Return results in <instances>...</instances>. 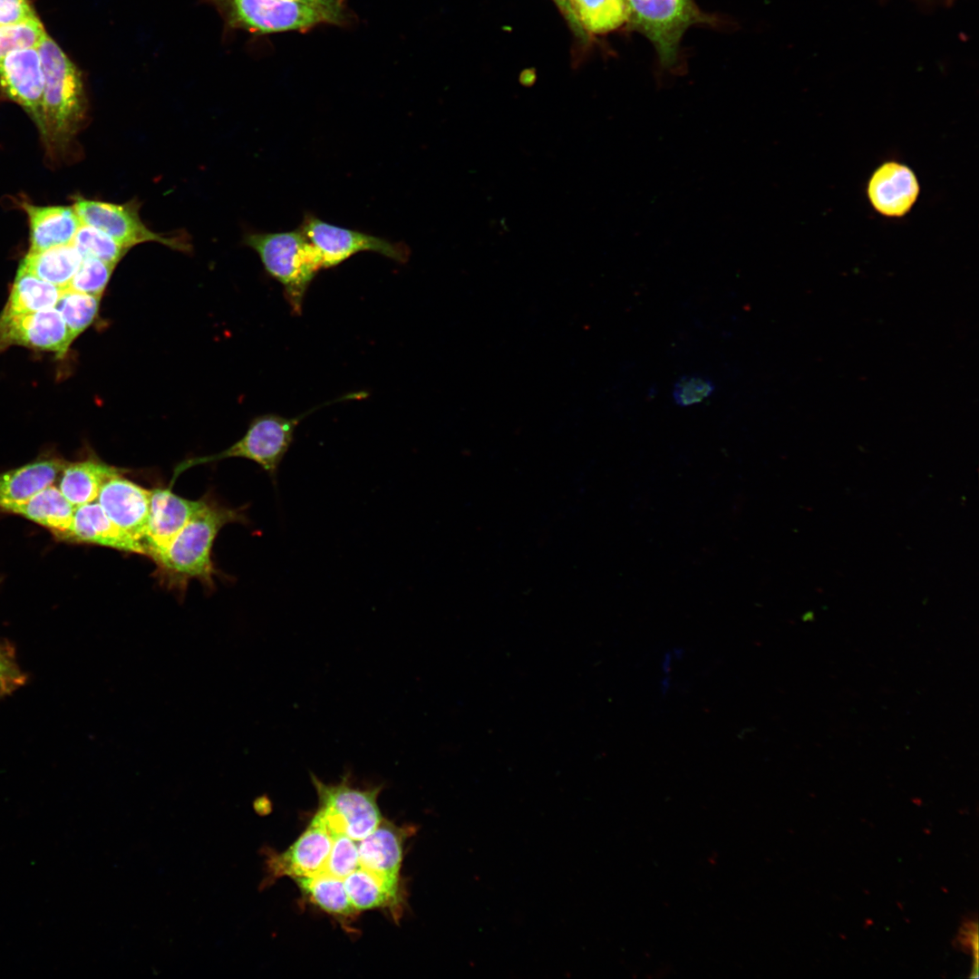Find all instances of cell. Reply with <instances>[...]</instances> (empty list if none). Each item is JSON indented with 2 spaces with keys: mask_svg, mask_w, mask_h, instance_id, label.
Listing matches in <instances>:
<instances>
[{
  "mask_svg": "<svg viewBox=\"0 0 979 979\" xmlns=\"http://www.w3.org/2000/svg\"><path fill=\"white\" fill-rule=\"evenodd\" d=\"M353 906L358 910L397 909L401 903L400 881L390 879L359 867L344 879Z\"/></svg>",
  "mask_w": 979,
  "mask_h": 979,
  "instance_id": "obj_22",
  "label": "cell"
},
{
  "mask_svg": "<svg viewBox=\"0 0 979 979\" xmlns=\"http://www.w3.org/2000/svg\"><path fill=\"white\" fill-rule=\"evenodd\" d=\"M629 26L644 34L654 46L664 69L676 66L681 39L693 24H713L693 0H627Z\"/></svg>",
  "mask_w": 979,
  "mask_h": 979,
  "instance_id": "obj_6",
  "label": "cell"
},
{
  "mask_svg": "<svg viewBox=\"0 0 979 979\" xmlns=\"http://www.w3.org/2000/svg\"><path fill=\"white\" fill-rule=\"evenodd\" d=\"M299 228L319 252L323 269L334 267L363 251L375 252L398 263L407 262L410 256L409 247L402 242L338 227L310 212L305 214Z\"/></svg>",
  "mask_w": 979,
  "mask_h": 979,
  "instance_id": "obj_8",
  "label": "cell"
},
{
  "mask_svg": "<svg viewBox=\"0 0 979 979\" xmlns=\"http://www.w3.org/2000/svg\"><path fill=\"white\" fill-rule=\"evenodd\" d=\"M73 208L82 224L103 231L128 250L145 242H158L182 252L190 248L182 237H165L150 230L141 221L136 201L114 204L78 199Z\"/></svg>",
  "mask_w": 979,
  "mask_h": 979,
  "instance_id": "obj_9",
  "label": "cell"
},
{
  "mask_svg": "<svg viewBox=\"0 0 979 979\" xmlns=\"http://www.w3.org/2000/svg\"><path fill=\"white\" fill-rule=\"evenodd\" d=\"M247 523L241 509H229L205 499L168 548L152 560L161 582L182 596L190 579L199 580L206 587H214L216 569L211 559L214 540L228 523Z\"/></svg>",
  "mask_w": 979,
  "mask_h": 979,
  "instance_id": "obj_1",
  "label": "cell"
},
{
  "mask_svg": "<svg viewBox=\"0 0 979 979\" xmlns=\"http://www.w3.org/2000/svg\"><path fill=\"white\" fill-rule=\"evenodd\" d=\"M150 496V490L123 475H118L104 483L97 500L116 526L142 544L149 520Z\"/></svg>",
  "mask_w": 979,
  "mask_h": 979,
  "instance_id": "obj_14",
  "label": "cell"
},
{
  "mask_svg": "<svg viewBox=\"0 0 979 979\" xmlns=\"http://www.w3.org/2000/svg\"><path fill=\"white\" fill-rule=\"evenodd\" d=\"M919 191L913 170L894 160L884 162L873 172L867 189L872 207L888 218L905 216L916 201Z\"/></svg>",
  "mask_w": 979,
  "mask_h": 979,
  "instance_id": "obj_15",
  "label": "cell"
},
{
  "mask_svg": "<svg viewBox=\"0 0 979 979\" xmlns=\"http://www.w3.org/2000/svg\"><path fill=\"white\" fill-rule=\"evenodd\" d=\"M570 5L586 34H606L629 20L627 0H570Z\"/></svg>",
  "mask_w": 979,
  "mask_h": 979,
  "instance_id": "obj_25",
  "label": "cell"
},
{
  "mask_svg": "<svg viewBox=\"0 0 979 979\" xmlns=\"http://www.w3.org/2000/svg\"><path fill=\"white\" fill-rule=\"evenodd\" d=\"M63 291L19 267L2 314H31L53 308Z\"/></svg>",
  "mask_w": 979,
  "mask_h": 979,
  "instance_id": "obj_24",
  "label": "cell"
},
{
  "mask_svg": "<svg viewBox=\"0 0 979 979\" xmlns=\"http://www.w3.org/2000/svg\"><path fill=\"white\" fill-rule=\"evenodd\" d=\"M409 834L407 829L382 819L374 830L360 840V866L379 876L400 880L403 846Z\"/></svg>",
  "mask_w": 979,
  "mask_h": 979,
  "instance_id": "obj_18",
  "label": "cell"
},
{
  "mask_svg": "<svg viewBox=\"0 0 979 979\" xmlns=\"http://www.w3.org/2000/svg\"><path fill=\"white\" fill-rule=\"evenodd\" d=\"M292 1H296V2H300V3L317 5V6H321V7L334 10V11H344L345 10L344 5L343 4V0H292Z\"/></svg>",
  "mask_w": 979,
  "mask_h": 979,
  "instance_id": "obj_36",
  "label": "cell"
},
{
  "mask_svg": "<svg viewBox=\"0 0 979 979\" xmlns=\"http://www.w3.org/2000/svg\"><path fill=\"white\" fill-rule=\"evenodd\" d=\"M244 243L258 255L266 272L283 286L292 312L300 315L305 293L323 269L317 249L299 228L286 232L247 233Z\"/></svg>",
  "mask_w": 979,
  "mask_h": 979,
  "instance_id": "obj_3",
  "label": "cell"
},
{
  "mask_svg": "<svg viewBox=\"0 0 979 979\" xmlns=\"http://www.w3.org/2000/svg\"><path fill=\"white\" fill-rule=\"evenodd\" d=\"M74 339L54 307L31 314L0 315V350L17 344L63 356Z\"/></svg>",
  "mask_w": 979,
  "mask_h": 979,
  "instance_id": "obj_10",
  "label": "cell"
},
{
  "mask_svg": "<svg viewBox=\"0 0 979 979\" xmlns=\"http://www.w3.org/2000/svg\"><path fill=\"white\" fill-rule=\"evenodd\" d=\"M82 258L79 250L70 243L38 252H28L20 267L38 278L64 289L78 270Z\"/></svg>",
  "mask_w": 979,
  "mask_h": 979,
  "instance_id": "obj_23",
  "label": "cell"
},
{
  "mask_svg": "<svg viewBox=\"0 0 979 979\" xmlns=\"http://www.w3.org/2000/svg\"><path fill=\"white\" fill-rule=\"evenodd\" d=\"M65 464L66 461L60 458H41L0 473V511L9 512L12 508L53 485Z\"/></svg>",
  "mask_w": 979,
  "mask_h": 979,
  "instance_id": "obj_17",
  "label": "cell"
},
{
  "mask_svg": "<svg viewBox=\"0 0 979 979\" xmlns=\"http://www.w3.org/2000/svg\"><path fill=\"white\" fill-rule=\"evenodd\" d=\"M333 842L323 872L344 879L360 866L355 840L343 832L333 833Z\"/></svg>",
  "mask_w": 979,
  "mask_h": 979,
  "instance_id": "obj_31",
  "label": "cell"
},
{
  "mask_svg": "<svg viewBox=\"0 0 979 979\" xmlns=\"http://www.w3.org/2000/svg\"><path fill=\"white\" fill-rule=\"evenodd\" d=\"M172 486L151 490L146 534L142 542L146 556L153 559L164 551L205 499L190 500L171 490Z\"/></svg>",
  "mask_w": 979,
  "mask_h": 979,
  "instance_id": "obj_13",
  "label": "cell"
},
{
  "mask_svg": "<svg viewBox=\"0 0 979 979\" xmlns=\"http://www.w3.org/2000/svg\"><path fill=\"white\" fill-rule=\"evenodd\" d=\"M30 225V250L38 252L72 243L82 225L73 207L24 205Z\"/></svg>",
  "mask_w": 979,
  "mask_h": 979,
  "instance_id": "obj_20",
  "label": "cell"
},
{
  "mask_svg": "<svg viewBox=\"0 0 979 979\" xmlns=\"http://www.w3.org/2000/svg\"><path fill=\"white\" fill-rule=\"evenodd\" d=\"M45 34L37 15L15 23L0 24V60L11 52L37 47Z\"/></svg>",
  "mask_w": 979,
  "mask_h": 979,
  "instance_id": "obj_29",
  "label": "cell"
},
{
  "mask_svg": "<svg viewBox=\"0 0 979 979\" xmlns=\"http://www.w3.org/2000/svg\"><path fill=\"white\" fill-rule=\"evenodd\" d=\"M294 880L313 903L329 914L347 917L357 911L349 900L343 879L321 872Z\"/></svg>",
  "mask_w": 979,
  "mask_h": 979,
  "instance_id": "obj_26",
  "label": "cell"
},
{
  "mask_svg": "<svg viewBox=\"0 0 979 979\" xmlns=\"http://www.w3.org/2000/svg\"><path fill=\"white\" fill-rule=\"evenodd\" d=\"M66 540L146 556L142 544L116 526L94 501L75 508Z\"/></svg>",
  "mask_w": 979,
  "mask_h": 979,
  "instance_id": "obj_16",
  "label": "cell"
},
{
  "mask_svg": "<svg viewBox=\"0 0 979 979\" xmlns=\"http://www.w3.org/2000/svg\"><path fill=\"white\" fill-rule=\"evenodd\" d=\"M715 390L712 380L699 374L681 376L674 384L673 398L679 406H691L708 398Z\"/></svg>",
  "mask_w": 979,
  "mask_h": 979,
  "instance_id": "obj_32",
  "label": "cell"
},
{
  "mask_svg": "<svg viewBox=\"0 0 979 979\" xmlns=\"http://www.w3.org/2000/svg\"><path fill=\"white\" fill-rule=\"evenodd\" d=\"M24 682L25 676L14 661L11 653L0 645V696L11 693Z\"/></svg>",
  "mask_w": 979,
  "mask_h": 979,
  "instance_id": "obj_33",
  "label": "cell"
},
{
  "mask_svg": "<svg viewBox=\"0 0 979 979\" xmlns=\"http://www.w3.org/2000/svg\"><path fill=\"white\" fill-rule=\"evenodd\" d=\"M34 15L28 0H0V24L15 23Z\"/></svg>",
  "mask_w": 979,
  "mask_h": 979,
  "instance_id": "obj_34",
  "label": "cell"
},
{
  "mask_svg": "<svg viewBox=\"0 0 979 979\" xmlns=\"http://www.w3.org/2000/svg\"><path fill=\"white\" fill-rule=\"evenodd\" d=\"M101 297L64 288L54 308L76 338L96 319Z\"/></svg>",
  "mask_w": 979,
  "mask_h": 979,
  "instance_id": "obj_27",
  "label": "cell"
},
{
  "mask_svg": "<svg viewBox=\"0 0 979 979\" xmlns=\"http://www.w3.org/2000/svg\"><path fill=\"white\" fill-rule=\"evenodd\" d=\"M227 25L257 34L306 32L321 24L341 25L345 11H334L292 0H205Z\"/></svg>",
  "mask_w": 979,
  "mask_h": 979,
  "instance_id": "obj_4",
  "label": "cell"
},
{
  "mask_svg": "<svg viewBox=\"0 0 979 979\" xmlns=\"http://www.w3.org/2000/svg\"><path fill=\"white\" fill-rule=\"evenodd\" d=\"M553 1L556 3L557 7L559 8L562 15L565 16L566 20L567 21L568 24L570 25L571 29L576 34V35L577 37H579L580 39H583V40L586 39V34L585 33V31L580 26L579 23L577 22L573 11H572V8H571V5H570V0H553Z\"/></svg>",
  "mask_w": 979,
  "mask_h": 979,
  "instance_id": "obj_35",
  "label": "cell"
},
{
  "mask_svg": "<svg viewBox=\"0 0 979 979\" xmlns=\"http://www.w3.org/2000/svg\"><path fill=\"white\" fill-rule=\"evenodd\" d=\"M74 509L59 488L51 485L9 512L23 516L50 529L59 538L66 539Z\"/></svg>",
  "mask_w": 979,
  "mask_h": 979,
  "instance_id": "obj_21",
  "label": "cell"
},
{
  "mask_svg": "<svg viewBox=\"0 0 979 979\" xmlns=\"http://www.w3.org/2000/svg\"><path fill=\"white\" fill-rule=\"evenodd\" d=\"M129 471L124 468L108 464L96 456H91L82 460L66 462L60 474L58 488L65 499L77 508L96 500L106 481Z\"/></svg>",
  "mask_w": 979,
  "mask_h": 979,
  "instance_id": "obj_19",
  "label": "cell"
},
{
  "mask_svg": "<svg viewBox=\"0 0 979 979\" xmlns=\"http://www.w3.org/2000/svg\"><path fill=\"white\" fill-rule=\"evenodd\" d=\"M72 244L82 257H94L114 266L128 251L103 231L85 224L79 228Z\"/></svg>",
  "mask_w": 979,
  "mask_h": 979,
  "instance_id": "obj_28",
  "label": "cell"
},
{
  "mask_svg": "<svg viewBox=\"0 0 979 979\" xmlns=\"http://www.w3.org/2000/svg\"><path fill=\"white\" fill-rule=\"evenodd\" d=\"M333 831L317 810L306 829L284 852L270 856L268 870L274 877H309L323 872L333 842Z\"/></svg>",
  "mask_w": 979,
  "mask_h": 979,
  "instance_id": "obj_12",
  "label": "cell"
},
{
  "mask_svg": "<svg viewBox=\"0 0 979 979\" xmlns=\"http://www.w3.org/2000/svg\"><path fill=\"white\" fill-rule=\"evenodd\" d=\"M320 406L293 418L267 413L254 418L244 436L228 449L210 456L192 458L179 463L174 470L170 484L187 469L228 458H244L258 464L267 473L274 486L277 485L279 466L291 447L297 425Z\"/></svg>",
  "mask_w": 979,
  "mask_h": 979,
  "instance_id": "obj_5",
  "label": "cell"
},
{
  "mask_svg": "<svg viewBox=\"0 0 979 979\" xmlns=\"http://www.w3.org/2000/svg\"><path fill=\"white\" fill-rule=\"evenodd\" d=\"M44 77L37 47L20 49L0 60V91L21 105L44 133Z\"/></svg>",
  "mask_w": 979,
  "mask_h": 979,
  "instance_id": "obj_11",
  "label": "cell"
},
{
  "mask_svg": "<svg viewBox=\"0 0 979 979\" xmlns=\"http://www.w3.org/2000/svg\"><path fill=\"white\" fill-rule=\"evenodd\" d=\"M44 77V138L64 145L78 130L86 110L82 74L47 34L37 46Z\"/></svg>",
  "mask_w": 979,
  "mask_h": 979,
  "instance_id": "obj_2",
  "label": "cell"
},
{
  "mask_svg": "<svg viewBox=\"0 0 979 979\" xmlns=\"http://www.w3.org/2000/svg\"><path fill=\"white\" fill-rule=\"evenodd\" d=\"M318 796L319 809L329 828L360 841L378 826L382 816L377 804L381 787L362 790L354 788L344 776L336 784H326L311 775Z\"/></svg>",
  "mask_w": 979,
  "mask_h": 979,
  "instance_id": "obj_7",
  "label": "cell"
},
{
  "mask_svg": "<svg viewBox=\"0 0 979 979\" xmlns=\"http://www.w3.org/2000/svg\"><path fill=\"white\" fill-rule=\"evenodd\" d=\"M116 266L86 257L66 289L102 296Z\"/></svg>",
  "mask_w": 979,
  "mask_h": 979,
  "instance_id": "obj_30",
  "label": "cell"
}]
</instances>
